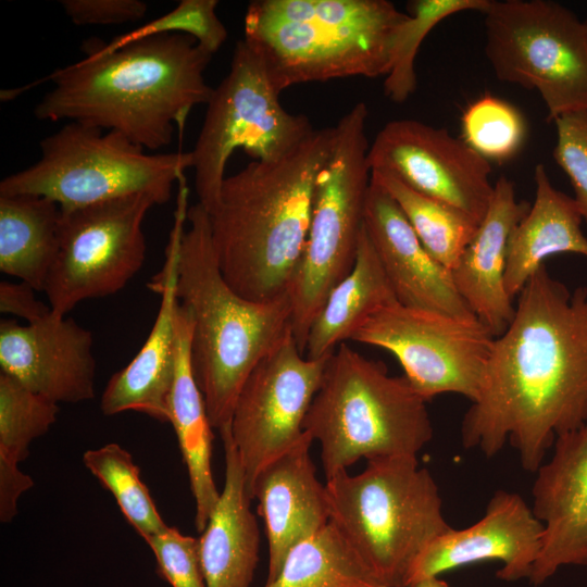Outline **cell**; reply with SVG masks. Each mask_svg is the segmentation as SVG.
<instances>
[{
    "label": "cell",
    "instance_id": "obj_1",
    "mask_svg": "<svg viewBox=\"0 0 587 587\" xmlns=\"http://www.w3.org/2000/svg\"><path fill=\"white\" fill-rule=\"evenodd\" d=\"M517 296L461 439L486 457L509 440L523 469L535 473L555 439L587 421V287L571 291L542 264Z\"/></svg>",
    "mask_w": 587,
    "mask_h": 587
},
{
    "label": "cell",
    "instance_id": "obj_2",
    "mask_svg": "<svg viewBox=\"0 0 587 587\" xmlns=\"http://www.w3.org/2000/svg\"><path fill=\"white\" fill-rule=\"evenodd\" d=\"M213 54L191 36L149 37L107 53H87L46 79L53 87L35 107L39 121L67 120L116 132L147 151L172 142L193 107L213 88L204 70Z\"/></svg>",
    "mask_w": 587,
    "mask_h": 587
},
{
    "label": "cell",
    "instance_id": "obj_3",
    "mask_svg": "<svg viewBox=\"0 0 587 587\" xmlns=\"http://www.w3.org/2000/svg\"><path fill=\"white\" fill-rule=\"evenodd\" d=\"M334 135L335 127L315 129L287 155L225 177L208 212L211 239L223 278L242 298L267 302L288 294Z\"/></svg>",
    "mask_w": 587,
    "mask_h": 587
},
{
    "label": "cell",
    "instance_id": "obj_4",
    "mask_svg": "<svg viewBox=\"0 0 587 587\" xmlns=\"http://www.w3.org/2000/svg\"><path fill=\"white\" fill-rule=\"evenodd\" d=\"M189 228L179 242L176 296L192 316L191 367L211 426L230 424L238 395L254 369L290 330L289 294L253 302L223 278L211 239L208 211H187Z\"/></svg>",
    "mask_w": 587,
    "mask_h": 587
},
{
    "label": "cell",
    "instance_id": "obj_5",
    "mask_svg": "<svg viewBox=\"0 0 587 587\" xmlns=\"http://www.w3.org/2000/svg\"><path fill=\"white\" fill-rule=\"evenodd\" d=\"M408 15L388 0H254L243 40L280 93L309 82L386 77Z\"/></svg>",
    "mask_w": 587,
    "mask_h": 587
},
{
    "label": "cell",
    "instance_id": "obj_6",
    "mask_svg": "<svg viewBox=\"0 0 587 587\" xmlns=\"http://www.w3.org/2000/svg\"><path fill=\"white\" fill-rule=\"evenodd\" d=\"M303 430L321 444L326 478L361 458L416 457L433 437L426 400L409 380L344 342L327 360Z\"/></svg>",
    "mask_w": 587,
    "mask_h": 587
},
{
    "label": "cell",
    "instance_id": "obj_7",
    "mask_svg": "<svg viewBox=\"0 0 587 587\" xmlns=\"http://www.w3.org/2000/svg\"><path fill=\"white\" fill-rule=\"evenodd\" d=\"M325 487L330 522L387 587H408L420 554L451 528L435 479L414 455L367 460Z\"/></svg>",
    "mask_w": 587,
    "mask_h": 587
},
{
    "label": "cell",
    "instance_id": "obj_8",
    "mask_svg": "<svg viewBox=\"0 0 587 587\" xmlns=\"http://www.w3.org/2000/svg\"><path fill=\"white\" fill-rule=\"evenodd\" d=\"M33 165L4 177L0 196L36 195L62 209L143 193L165 204L192 168L191 151L148 152L116 132L68 122L40 141Z\"/></svg>",
    "mask_w": 587,
    "mask_h": 587
},
{
    "label": "cell",
    "instance_id": "obj_9",
    "mask_svg": "<svg viewBox=\"0 0 587 587\" xmlns=\"http://www.w3.org/2000/svg\"><path fill=\"white\" fill-rule=\"evenodd\" d=\"M367 114L360 101L334 126L329 155L316 176L308 238L288 290L290 329L303 354L312 323L355 262L371 183Z\"/></svg>",
    "mask_w": 587,
    "mask_h": 587
},
{
    "label": "cell",
    "instance_id": "obj_10",
    "mask_svg": "<svg viewBox=\"0 0 587 587\" xmlns=\"http://www.w3.org/2000/svg\"><path fill=\"white\" fill-rule=\"evenodd\" d=\"M485 54L496 77L537 90L548 121L587 110V24L550 0H490Z\"/></svg>",
    "mask_w": 587,
    "mask_h": 587
},
{
    "label": "cell",
    "instance_id": "obj_11",
    "mask_svg": "<svg viewBox=\"0 0 587 587\" xmlns=\"http://www.w3.org/2000/svg\"><path fill=\"white\" fill-rule=\"evenodd\" d=\"M278 96L258 55L238 40L229 72L212 90L191 150L198 202L208 212L218 200L226 164L237 149L253 161H275L315 130L307 115L286 111Z\"/></svg>",
    "mask_w": 587,
    "mask_h": 587
},
{
    "label": "cell",
    "instance_id": "obj_12",
    "mask_svg": "<svg viewBox=\"0 0 587 587\" xmlns=\"http://www.w3.org/2000/svg\"><path fill=\"white\" fill-rule=\"evenodd\" d=\"M143 193L62 209L59 251L45 290L53 313L65 316L79 302L114 295L142 267V229L155 205Z\"/></svg>",
    "mask_w": 587,
    "mask_h": 587
},
{
    "label": "cell",
    "instance_id": "obj_13",
    "mask_svg": "<svg viewBox=\"0 0 587 587\" xmlns=\"http://www.w3.org/2000/svg\"><path fill=\"white\" fill-rule=\"evenodd\" d=\"M495 336L476 316H457L390 303L366 320L351 340L394 354L426 401L446 392L475 401Z\"/></svg>",
    "mask_w": 587,
    "mask_h": 587
},
{
    "label": "cell",
    "instance_id": "obj_14",
    "mask_svg": "<svg viewBox=\"0 0 587 587\" xmlns=\"http://www.w3.org/2000/svg\"><path fill=\"white\" fill-rule=\"evenodd\" d=\"M329 357L307 358L290 329L246 379L234 407L230 434L248 494L260 470L302 438Z\"/></svg>",
    "mask_w": 587,
    "mask_h": 587
},
{
    "label": "cell",
    "instance_id": "obj_15",
    "mask_svg": "<svg viewBox=\"0 0 587 587\" xmlns=\"http://www.w3.org/2000/svg\"><path fill=\"white\" fill-rule=\"evenodd\" d=\"M367 163L371 172L389 174L478 225L494 196L490 162L446 128L420 121L387 123L370 146Z\"/></svg>",
    "mask_w": 587,
    "mask_h": 587
},
{
    "label": "cell",
    "instance_id": "obj_16",
    "mask_svg": "<svg viewBox=\"0 0 587 587\" xmlns=\"http://www.w3.org/2000/svg\"><path fill=\"white\" fill-rule=\"evenodd\" d=\"M93 336L71 317L0 323V367L30 391L55 403L95 398Z\"/></svg>",
    "mask_w": 587,
    "mask_h": 587
},
{
    "label": "cell",
    "instance_id": "obj_17",
    "mask_svg": "<svg viewBox=\"0 0 587 587\" xmlns=\"http://www.w3.org/2000/svg\"><path fill=\"white\" fill-rule=\"evenodd\" d=\"M187 211L188 203L178 200L164 265L147 284L151 291L161 296V304L140 350L124 369L111 376L103 390L100 409L107 416L136 411L159 422L170 423V399L177 355L176 268Z\"/></svg>",
    "mask_w": 587,
    "mask_h": 587
},
{
    "label": "cell",
    "instance_id": "obj_18",
    "mask_svg": "<svg viewBox=\"0 0 587 587\" xmlns=\"http://www.w3.org/2000/svg\"><path fill=\"white\" fill-rule=\"evenodd\" d=\"M542 535L544 525L525 500L515 492L498 490L476 523L462 529L451 527L423 550L410 584L489 560L502 563L497 572V577L502 580L529 579Z\"/></svg>",
    "mask_w": 587,
    "mask_h": 587
},
{
    "label": "cell",
    "instance_id": "obj_19",
    "mask_svg": "<svg viewBox=\"0 0 587 587\" xmlns=\"http://www.w3.org/2000/svg\"><path fill=\"white\" fill-rule=\"evenodd\" d=\"M535 473L532 510L544 535L529 582L538 586L562 566L587 565V421L559 436Z\"/></svg>",
    "mask_w": 587,
    "mask_h": 587
},
{
    "label": "cell",
    "instance_id": "obj_20",
    "mask_svg": "<svg viewBox=\"0 0 587 587\" xmlns=\"http://www.w3.org/2000/svg\"><path fill=\"white\" fill-rule=\"evenodd\" d=\"M363 225L399 303L457 316H475L451 271L423 246L392 197L371 178Z\"/></svg>",
    "mask_w": 587,
    "mask_h": 587
},
{
    "label": "cell",
    "instance_id": "obj_21",
    "mask_svg": "<svg viewBox=\"0 0 587 587\" xmlns=\"http://www.w3.org/2000/svg\"><path fill=\"white\" fill-rule=\"evenodd\" d=\"M313 441L304 432L295 446L260 470L249 488L251 499L259 500L268 540L266 583L279 574L294 546L330 521L326 487L316 478L310 455Z\"/></svg>",
    "mask_w": 587,
    "mask_h": 587
},
{
    "label": "cell",
    "instance_id": "obj_22",
    "mask_svg": "<svg viewBox=\"0 0 587 587\" xmlns=\"http://www.w3.org/2000/svg\"><path fill=\"white\" fill-rule=\"evenodd\" d=\"M529 208L528 202L516 200L513 182L500 176L484 220L451 271L458 292L496 338L515 313L504 287L508 242Z\"/></svg>",
    "mask_w": 587,
    "mask_h": 587
},
{
    "label": "cell",
    "instance_id": "obj_23",
    "mask_svg": "<svg viewBox=\"0 0 587 587\" xmlns=\"http://www.w3.org/2000/svg\"><path fill=\"white\" fill-rule=\"evenodd\" d=\"M225 454V484L199 539L207 587H250L259 561L260 534L250 510L246 474L230 434L220 430Z\"/></svg>",
    "mask_w": 587,
    "mask_h": 587
},
{
    "label": "cell",
    "instance_id": "obj_24",
    "mask_svg": "<svg viewBox=\"0 0 587 587\" xmlns=\"http://www.w3.org/2000/svg\"><path fill=\"white\" fill-rule=\"evenodd\" d=\"M534 179L535 200L508 242L504 287L512 299L549 257L575 253L587 258L584 222L573 197L553 187L542 164L536 165Z\"/></svg>",
    "mask_w": 587,
    "mask_h": 587
},
{
    "label": "cell",
    "instance_id": "obj_25",
    "mask_svg": "<svg viewBox=\"0 0 587 587\" xmlns=\"http://www.w3.org/2000/svg\"><path fill=\"white\" fill-rule=\"evenodd\" d=\"M175 324L177 355L170 399V423L175 429L188 471L196 502L195 526L202 533L221 495L215 486L211 466L213 427L191 367L192 316L189 309L179 302Z\"/></svg>",
    "mask_w": 587,
    "mask_h": 587
},
{
    "label": "cell",
    "instance_id": "obj_26",
    "mask_svg": "<svg viewBox=\"0 0 587 587\" xmlns=\"http://www.w3.org/2000/svg\"><path fill=\"white\" fill-rule=\"evenodd\" d=\"M397 301L363 225L354 265L333 288L312 323L305 344V357L321 359L330 355L339 344L350 339L373 314Z\"/></svg>",
    "mask_w": 587,
    "mask_h": 587
},
{
    "label": "cell",
    "instance_id": "obj_27",
    "mask_svg": "<svg viewBox=\"0 0 587 587\" xmlns=\"http://www.w3.org/2000/svg\"><path fill=\"white\" fill-rule=\"evenodd\" d=\"M60 214L41 196H0V271L43 292L59 251Z\"/></svg>",
    "mask_w": 587,
    "mask_h": 587
},
{
    "label": "cell",
    "instance_id": "obj_28",
    "mask_svg": "<svg viewBox=\"0 0 587 587\" xmlns=\"http://www.w3.org/2000/svg\"><path fill=\"white\" fill-rule=\"evenodd\" d=\"M264 587H387L329 521L294 546Z\"/></svg>",
    "mask_w": 587,
    "mask_h": 587
},
{
    "label": "cell",
    "instance_id": "obj_29",
    "mask_svg": "<svg viewBox=\"0 0 587 587\" xmlns=\"http://www.w3.org/2000/svg\"><path fill=\"white\" fill-rule=\"evenodd\" d=\"M371 178L397 202L425 249L452 271L478 224L463 212L409 188L389 174L371 172Z\"/></svg>",
    "mask_w": 587,
    "mask_h": 587
},
{
    "label": "cell",
    "instance_id": "obj_30",
    "mask_svg": "<svg viewBox=\"0 0 587 587\" xmlns=\"http://www.w3.org/2000/svg\"><path fill=\"white\" fill-rule=\"evenodd\" d=\"M83 463L113 495L126 520L143 539L167 527L127 450L115 442L107 444L87 450Z\"/></svg>",
    "mask_w": 587,
    "mask_h": 587
},
{
    "label": "cell",
    "instance_id": "obj_31",
    "mask_svg": "<svg viewBox=\"0 0 587 587\" xmlns=\"http://www.w3.org/2000/svg\"><path fill=\"white\" fill-rule=\"evenodd\" d=\"M490 0H415L400 25L392 50L391 67L384 80L385 95L405 101L416 90L415 58L428 33L442 20L463 11L483 13Z\"/></svg>",
    "mask_w": 587,
    "mask_h": 587
},
{
    "label": "cell",
    "instance_id": "obj_32",
    "mask_svg": "<svg viewBox=\"0 0 587 587\" xmlns=\"http://www.w3.org/2000/svg\"><path fill=\"white\" fill-rule=\"evenodd\" d=\"M217 4L216 0H182L167 13L116 36L109 42L89 38L84 41L82 50L84 54L107 53L149 37L185 34L214 54L227 38V29L216 13Z\"/></svg>",
    "mask_w": 587,
    "mask_h": 587
},
{
    "label": "cell",
    "instance_id": "obj_33",
    "mask_svg": "<svg viewBox=\"0 0 587 587\" xmlns=\"http://www.w3.org/2000/svg\"><path fill=\"white\" fill-rule=\"evenodd\" d=\"M58 413V403L0 372V457L24 461L30 442L50 429Z\"/></svg>",
    "mask_w": 587,
    "mask_h": 587
},
{
    "label": "cell",
    "instance_id": "obj_34",
    "mask_svg": "<svg viewBox=\"0 0 587 587\" xmlns=\"http://www.w3.org/2000/svg\"><path fill=\"white\" fill-rule=\"evenodd\" d=\"M462 140L488 162L502 163L522 149L527 124L521 111L510 102L484 95L462 114Z\"/></svg>",
    "mask_w": 587,
    "mask_h": 587
},
{
    "label": "cell",
    "instance_id": "obj_35",
    "mask_svg": "<svg viewBox=\"0 0 587 587\" xmlns=\"http://www.w3.org/2000/svg\"><path fill=\"white\" fill-rule=\"evenodd\" d=\"M145 540L155 555L160 575L172 587H207L199 539L167 526Z\"/></svg>",
    "mask_w": 587,
    "mask_h": 587
},
{
    "label": "cell",
    "instance_id": "obj_36",
    "mask_svg": "<svg viewBox=\"0 0 587 587\" xmlns=\"http://www.w3.org/2000/svg\"><path fill=\"white\" fill-rule=\"evenodd\" d=\"M554 123L557 142L552 155L572 184L573 199L587 226V110L561 115Z\"/></svg>",
    "mask_w": 587,
    "mask_h": 587
},
{
    "label": "cell",
    "instance_id": "obj_37",
    "mask_svg": "<svg viewBox=\"0 0 587 587\" xmlns=\"http://www.w3.org/2000/svg\"><path fill=\"white\" fill-rule=\"evenodd\" d=\"M66 16L77 26L117 25L141 20L148 4L141 0H62Z\"/></svg>",
    "mask_w": 587,
    "mask_h": 587
},
{
    "label": "cell",
    "instance_id": "obj_38",
    "mask_svg": "<svg viewBox=\"0 0 587 587\" xmlns=\"http://www.w3.org/2000/svg\"><path fill=\"white\" fill-rule=\"evenodd\" d=\"M35 289L27 283H0V311L24 319L27 323H34L46 317L50 312V305L39 301L35 296Z\"/></svg>",
    "mask_w": 587,
    "mask_h": 587
},
{
    "label": "cell",
    "instance_id": "obj_39",
    "mask_svg": "<svg viewBox=\"0 0 587 587\" xmlns=\"http://www.w3.org/2000/svg\"><path fill=\"white\" fill-rule=\"evenodd\" d=\"M32 477L23 473L16 463L0 457V521L9 523L17 512L20 496L32 488Z\"/></svg>",
    "mask_w": 587,
    "mask_h": 587
},
{
    "label": "cell",
    "instance_id": "obj_40",
    "mask_svg": "<svg viewBox=\"0 0 587 587\" xmlns=\"http://www.w3.org/2000/svg\"><path fill=\"white\" fill-rule=\"evenodd\" d=\"M409 587H448V585L437 576H433L413 580Z\"/></svg>",
    "mask_w": 587,
    "mask_h": 587
},
{
    "label": "cell",
    "instance_id": "obj_41",
    "mask_svg": "<svg viewBox=\"0 0 587 587\" xmlns=\"http://www.w3.org/2000/svg\"><path fill=\"white\" fill-rule=\"evenodd\" d=\"M586 24H587V20H585Z\"/></svg>",
    "mask_w": 587,
    "mask_h": 587
}]
</instances>
